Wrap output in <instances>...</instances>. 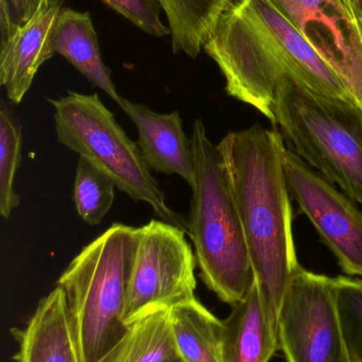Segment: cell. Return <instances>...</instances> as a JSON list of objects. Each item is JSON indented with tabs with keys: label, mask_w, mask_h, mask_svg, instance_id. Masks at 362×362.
I'll use <instances>...</instances> for the list:
<instances>
[{
	"label": "cell",
	"mask_w": 362,
	"mask_h": 362,
	"mask_svg": "<svg viewBox=\"0 0 362 362\" xmlns=\"http://www.w3.org/2000/svg\"><path fill=\"white\" fill-rule=\"evenodd\" d=\"M336 299L350 362H362V280L338 276Z\"/></svg>",
	"instance_id": "ffe728a7"
},
{
	"label": "cell",
	"mask_w": 362,
	"mask_h": 362,
	"mask_svg": "<svg viewBox=\"0 0 362 362\" xmlns=\"http://www.w3.org/2000/svg\"><path fill=\"white\" fill-rule=\"evenodd\" d=\"M49 2L50 0H0L1 42L29 25Z\"/></svg>",
	"instance_id": "cb8c5ba5"
},
{
	"label": "cell",
	"mask_w": 362,
	"mask_h": 362,
	"mask_svg": "<svg viewBox=\"0 0 362 362\" xmlns=\"http://www.w3.org/2000/svg\"><path fill=\"white\" fill-rule=\"evenodd\" d=\"M137 243L138 228L115 223L83 247L57 280L81 362H106L129 333L123 316Z\"/></svg>",
	"instance_id": "3957f363"
},
{
	"label": "cell",
	"mask_w": 362,
	"mask_h": 362,
	"mask_svg": "<svg viewBox=\"0 0 362 362\" xmlns=\"http://www.w3.org/2000/svg\"><path fill=\"white\" fill-rule=\"evenodd\" d=\"M203 49L222 72L227 93L272 124L276 85L288 76L315 93L356 103L335 53L304 35L276 0H237Z\"/></svg>",
	"instance_id": "6da1fadb"
},
{
	"label": "cell",
	"mask_w": 362,
	"mask_h": 362,
	"mask_svg": "<svg viewBox=\"0 0 362 362\" xmlns=\"http://www.w3.org/2000/svg\"><path fill=\"white\" fill-rule=\"evenodd\" d=\"M106 362H181L170 310H155L131 323L127 337Z\"/></svg>",
	"instance_id": "e0dca14e"
},
{
	"label": "cell",
	"mask_w": 362,
	"mask_h": 362,
	"mask_svg": "<svg viewBox=\"0 0 362 362\" xmlns=\"http://www.w3.org/2000/svg\"><path fill=\"white\" fill-rule=\"evenodd\" d=\"M337 2L336 12L348 30L349 86L357 105L362 110V6L350 0H337Z\"/></svg>",
	"instance_id": "7402d4cb"
},
{
	"label": "cell",
	"mask_w": 362,
	"mask_h": 362,
	"mask_svg": "<svg viewBox=\"0 0 362 362\" xmlns=\"http://www.w3.org/2000/svg\"><path fill=\"white\" fill-rule=\"evenodd\" d=\"M170 319L181 362H223L222 320L197 298L172 308Z\"/></svg>",
	"instance_id": "2e32d148"
},
{
	"label": "cell",
	"mask_w": 362,
	"mask_h": 362,
	"mask_svg": "<svg viewBox=\"0 0 362 362\" xmlns=\"http://www.w3.org/2000/svg\"><path fill=\"white\" fill-rule=\"evenodd\" d=\"M114 181L79 157L74 183V202L79 216L91 226L103 221L115 200Z\"/></svg>",
	"instance_id": "d6986e66"
},
{
	"label": "cell",
	"mask_w": 362,
	"mask_h": 362,
	"mask_svg": "<svg viewBox=\"0 0 362 362\" xmlns=\"http://www.w3.org/2000/svg\"><path fill=\"white\" fill-rule=\"evenodd\" d=\"M217 148L239 213L266 318L278 336L281 304L300 266L283 168L284 138L276 129L255 124L227 134Z\"/></svg>",
	"instance_id": "7a4b0ae2"
},
{
	"label": "cell",
	"mask_w": 362,
	"mask_h": 362,
	"mask_svg": "<svg viewBox=\"0 0 362 362\" xmlns=\"http://www.w3.org/2000/svg\"><path fill=\"white\" fill-rule=\"evenodd\" d=\"M196 266L186 232L162 219L138 228L125 322L130 325L145 315L195 299Z\"/></svg>",
	"instance_id": "52a82bcc"
},
{
	"label": "cell",
	"mask_w": 362,
	"mask_h": 362,
	"mask_svg": "<svg viewBox=\"0 0 362 362\" xmlns=\"http://www.w3.org/2000/svg\"><path fill=\"white\" fill-rule=\"evenodd\" d=\"M23 129L14 110L6 102L0 105V215L10 218L21 204L15 178L21 167Z\"/></svg>",
	"instance_id": "ac0fdd59"
},
{
	"label": "cell",
	"mask_w": 362,
	"mask_h": 362,
	"mask_svg": "<svg viewBox=\"0 0 362 362\" xmlns=\"http://www.w3.org/2000/svg\"><path fill=\"white\" fill-rule=\"evenodd\" d=\"M17 362H81L65 293L55 287L40 300L23 329H13Z\"/></svg>",
	"instance_id": "7c38bea8"
},
{
	"label": "cell",
	"mask_w": 362,
	"mask_h": 362,
	"mask_svg": "<svg viewBox=\"0 0 362 362\" xmlns=\"http://www.w3.org/2000/svg\"><path fill=\"white\" fill-rule=\"evenodd\" d=\"M196 183L187 218V234L204 284L233 306L246 298L255 279L239 213L218 148L202 120L193 124Z\"/></svg>",
	"instance_id": "277c9868"
},
{
	"label": "cell",
	"mask_w": 362,
	"mask_h": 362,
	"mask_svg": "<svg viewBox=\"0 0 362 362\" xmlns=\"http://www.w3.org/2000/svg\"><path fill=\"white\" fill-rule=\"evenodd\" d=\"M290 197L308 217L346 274L362 280V211L295 152L283 154Z\"/></svg>",
	"instance_id": "9c48e42d"
},
{
	"label": "cell",
	"mask_w": 362,
	"mask_h": 362,
	"mask_svg": "<svg viewBox=\"0 0 362 362\" xmlns=\"http://www.w3.org/2000/svg\"><path fill=\"white\" fill-rule=\"evenodd\" d=\"M278 349V336L268 323L254 282L222 320L223 362H269Z\"/></svg>",
	"instance_id": "5bb4252c"
},
{
	"label": "cell",
	"mask_w": 362,
	"mask_h": 362,
	"mask_svg": "<svg viewBox=\"0 0 362 362\" xmlns=\"http://www.w3.org/2000/svg\"><path fill=\"white\" fill-rule=\"evenodd\" d=\"M106 6L129 19L145 33L155 37L170 35L169 27L161 19L157 0H102Z\"/></svg>",
	"instance_id": "603a6c76"
},
{
	"label": "cell",
	"mask_w": 362,
	"mask_h": 362,
	"mask_svg": "<svg viewBox=\"0 0 362 362\" xmlns=\"http://www.w3.org/2000/svg\"><path fill=\"white\" fill-rule=\"evenodd\" d=\"M51 46L65 57L91 85L102 89L116 103L121 98L111 70L102 61L97 33L91 15L65 8L60 11L52 29Z\"/></svg>",
	"instance_id": "4fadbf2b"
},
{
	"label": "cell",
	"mask_w": 362,
	"mask_h": 362,
	"mask_svg": "<svg viewBox=\"0 0 362 362\" xmlns=\"http://www.w3.org/2000/svg\"><path fill=\"white\" fill-rule=\"evenodd\" d=\"M350 1H352L353 4H357V6H362V0H350Z\"/></svg>",
	"instance_id": "d4e9b609"
},
{
	"label": "cell",
	"mask_w": 362,
	"mask_h": 362,
	"mask_svg": "<svg viewBox=\"0 0 362 362\" xmlns=\"http://www.w3.org/2000/svg\"><path fill=\"white\" fill-rule=\"evenodd\" d=\"M276 1L280 4L281 8L286 13L291 21L297 25L298 29L308 37L310 36L306 31V27L312 21L321 23L325 27L329 28L332 36H333L336 49L339 52L340 61L346 69V78H348L350 49L346 44V40L342 34L341 29L338 25L340 16H336V15L329 16L325 13L327 6H333L334 10H337V0H276Z\"/></svg>",
	"instance_id": "44dd1931"
},
{
	"label": "cell",
	"mask_w": 362,
	"mask_h": 362,
	"mask_svg": "<svg viewBox=\"0 0 362 362\" xmlns=\"http://www.w3.org/2000/svg\"><path fill=\"white\" fill-rule=\"evenodd\" d=\"M63 1L50 0L29 25L1 42L0 83L15 105L23 101L40 66L55 54L51 37Z\"/></svg>",
	"instance_id": "8fae6325"
},
{
	"label": "cell",
	"mask_w": 362,
	"mask_h": 362,
	"mask_svg": "<svg viewBox=\"0 0 362 362\" xmlns=\"http://www.w3.org/2000/svg\"><path fill=\"white\" fill-rule=\"evenodd\" d=\"M117 104L137 129V144L148 167L157 173L180 176L193 187L196 183L193 140L183 129L180 112L159 114L125 98Z\"/></svg>",
	"instance_id": "30bf717a"
},
{
	"label": "cell",
	"mask_w": 362,
	"mask_h": 362,
	"mask_svg": "<svg viewBox=\"0 0 362 362\" xmlns=\"http://www.w3.org/2000/svg\"><path fill=\"white\" fill-rule=\"evenodd\" d=\"M273 115L291 151L362 206L361 108L288 76L276 85Z\"/></svg>",
	"instance_id": "5b68a950"
},
{
	"label": "cell",
	"mask_w": 362,
	"mask_h": 362,
	"mask_svg": "<svg viewBox=\"0 0 362 362\" xmlns=\"http://www.w3.org/2000/svg\"><path fill=\"white\" fill-rule=\"evenodd\" d=\"M167 17L174 53L196 59L237 0H157Z\"/></svg>",
	"instance_id": "9a60e30c"
},
{
	"label": "cell",
	"mask_w": 362,
	"mask_h": 362,
	"mask_svg": "<svg viewBox=\"0 0 362 362\" xmlns=\"http://www.w3.org/2000/svg\"><path fill=\"white\" fill-rule=\"evenodd\" d=\"M278 338L287 362H350L335 279L298 267L281 304Z\"/></svg>",
	"instance_id": "ba28073f"
},
{
	"label": "cell",
	"mask_w": 362,
	"mask_h": 362,
	"mask_svg": "<svg viewBox=\"0 0 362 362\" xmlns=\"http://www.w3.org/2000/svg\"><path fill=\"white\" fill-rule=\"evenodd\" d=\"M49 102L55 108L60 144L106 174L130 198L149 204L162 221L187 233V221L168 206L140 146L130 139L97 93L68 91Z\"/></svg>",
	"instance_id": "8992f818"
}]
</instances>
